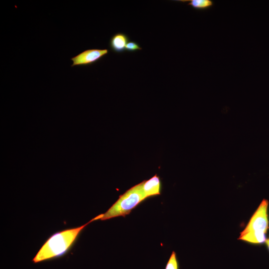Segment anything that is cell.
<instances>
[{"mask_svg": "<svg viewBox=\"0 0 269 269\" xmlns=\"http://www.w3.org/2000/svg\"><path fill=\"white\" fill-rule=\"evenodd\" d=\"M103 214L79 227L57 232L51 235L32 259L34 263L60 258L72 247L82 230L90 223L101 219Z\"/></svg>", "mask_w": 269, "mask_h": 269, "instance_id": "obj_1", "label": "cell"}, {"mask_svg": "<svg viewBox=\"0 0 269 269\" xmlns=\"http://www.w3.org/2000/svg\"><path fill=\"white\" fill-rule=\"evenodd\" d=\"M268 205L269 202L267 200L264 199L262 200L241 234L250 232L267 234L269 223L268 214Z\"/></svg>", "mask_w": 269, "mask_h": 269, "instance_id": "obj_3", "label": "cell"}, {"mask_svg": "<svg viewBox=\"0 0 269 269\" xmlns=\"http://www.w3.org/2000/svg\"><path fill=\"white\" fill-rule=\"evenodd\" d=\"M109 50L106 49H90L83 51L71 58L73 62L71 67L92 65L107 55Z\"/></svg>", "mask_w": 269, "mask_h": 269, "instance_id": "obj_4", "label": "cell"}, {"mask_svg": "<svg viewBox=\"0 0 269 269\" xmlns=\"http://www.w3.org/2000/svg\"><path fill=\"white\" fill-rule=\"evenodd\" d=\"M145 199L141 182L121 195L107 211L103 214L101 220H106L119 216L125 217Z\"/></svg>", "mask_w": 269, "mask_h": 269, "instance_id": "obj_2", "label": "cell"}, {"mask_svg": "<svg viewBox=\"0 0 269 269\" xmlns=\"http://www.w3.org/2000/svg\"><path fill=\"white\" fill-rule=\"evenodd\" d=\"M129 41V38L126 34L118 32L111 37L109 45L112 51L120 53L126 51V46Z\"/></svg>", "mask_w": 269, "mask_h": 269, "instance_id": "obj_6", "label": "cell"}, {"mask_svg": "<svg viewBox=\"0 0 269 269\" xmlns=\"http://www.w3.org/2000/svg\"><path fill=\"white\" fill-rule=\"evenodd\" d=\"M266 244H267V246H268V249H269V241H268V240H267V241H266Z\"/></svg>", "mask_w": 269, "mask_h": 269, "instance_id": "obj_11", "label": "cell"}, {"mask_svg": "<svg viewBox=\"0 0 269 269\" xmlns=\"http://www.w3.org/2000/svg\"><path fill=\"white\" fill-rule=\"evenodd\" d=\"M239 239L257 244L266 243L267 240L266 233L257 232H250L240 234Z\"/></svg>", "mask_w": 269, "mask_h": 269, "instance_id": "obj_7", "label": "cell"}, {"mask_svg": "<svg viewBox=\"0 0 269 269\" xmlns=\"http://www.w3.org/2000/svg\"><path fill=\"white\" fill-rule=\"evenodd\" d=\"M141 188L145 198L159 195L160 181L159 177L156 174L148 180L141 182Z\"/></svg>", "mask_w": 269, "mask_h": 269, "instance_id": "obj_5", "label": "cell"}, {"mask_svg": "<svg viewBox=\"0 0 269 269\" xmlns=\"http://www.w3.org/2000/svg\"><path fill=\"white\" fill-rule=\"evenodd\" d=\"M267 240L269 242V239H267Z\"/></svg>", "mask_w": 269, "mask_h": 269, "instance_id": "obj_12", "label": "cell"}, {"mask_svg": "<svg viewBox=\"0 0 269 269\" xmlns=\"http://www.w3.org/2000/svg\"><path fill=\"white\" fill-rule=\"evenodd\" d=\"M142 48L140 45L135 41H129L126 46L125 50L128 52H133L140 50Z\"/></svg>", "mask_w": 269, "mask_h": 269, "instance_id": "obj_9", "label": "cell"}, {"mask_svg": "<svg viewBox=\"0 0 269 269\" xmlns=\"http://www.w3.org/2000/svg\"><path fill=\"white\" fill-rule=\"evenodd\" d=\"M178 265L176 257V254L172 252L169 260L167 264L165 269H177Z\"/></svg>", "mask_w": 269, "mask_h": 269, "instance_id": "obj_10", "label": "cell"}, {"mask_svg": "<svg viewBox=\"0 0 269 269\" xmlns=\"http://www.w3.org/2000/svg\"><path fill=\"white\" fill-rule=\"evenodd\" d=\"M185 1H188V5L194 9L198 10L208 9L214 4L213 1L211 0H190Z\"/></svg>", "mask_w": 269, "mask_h": 269, "instance_id": "obj_8", "label": "cell"}]
</instances>
